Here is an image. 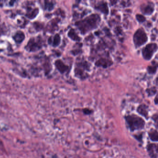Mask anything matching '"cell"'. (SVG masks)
Instances as JSON below:
<instances>
[{"mask_svg":"<svg viewBox=\"0 0 158 158\" xmlns=\"http://www.w3.org/2000/svg\"><path fill=\"white\" fill-rule=\"evenodd\" d=\"M83 112L86 115H90L91 113V110L89 109H85Z\"/></svg>","mask_w":158,"mask_h":158,"instance_id":"11","label":"cell"},{"mask_svg":"<svg viewBox=\"0 0 158 158\" xmlns=\"http://www.w3.org/2000/svg\"><path fill=\"white\" fill-rule=\"evenodd\" d=\"M149 137L150 139L153 142H157L158 141V132L156 130H150V131L148 133Z\"/></svg>","mask_w":158,"mask_h":158,"instance_id":"5","label":"cell"},{"mask_svg":"<svg viewBox=\"0 0 158 158\" xmlns=\"http://www.w3.org/2000/svg\"><path fill=\"white\" fill-rule=\"evenodd\" d=\"M157 145L155 144H150L147 146V150L151 158H157Z\"/></svg>","mask_w":158,"mask_h":158,"instance_id":"4","label":"cell"},{"mask_svg":"<svg viewBox=\"0 0 158 158\" xmlns=\"http://www.w3.org/2000/svg\"><path fill=\"white\" fill-rule=\"evenodd\" d=\"M59 42H60V37L58 35H56L54 38L53 45L54 46H57L59 44Z\"/></svg>","mask_w":158,"mask_h":158,"instance_id":"9","label":"cell"},{"mask_svg":"<svg viewBox=\"0 0 158 158\" xmlns=\"http://www.w3.org/2000/svg\"><path fill=\"white\" fill-rule=\"evenodd\" d=\"M147 40L148 38L144 31L141 30V29L137 31L134 36V42L138 46H142L146 43Z\"/></svg>","mask_w":158,"mask_h":158,"instance_id":"2","label":"cell"},{"mask_svg":"<svg viewBox=\"0 0 158 158\" xmlns=\"http://www.w3.org/2000/svg\"><path fill=\"white\" fill-rule=\"evenodd\" d=\"M156 48V44H149L142 51L143 55H144L145 58L149 60L152 57Z\"/></svg>","mask_w":158,"mask_h":158,"instance_id":"3","label":"cell"},{"mask_svg":"<svg viewBox=\"0 0 158 158\" xmlns=\"http://www.w3.org/2000/svg\"><path fill=\"white\" fill-rule=\"evenodd\" d=\"M24 35L23 33H22V32H18L15 35L14 37V39L17 42L20 43V42L22 41L24 39Z\"/></svg>","mask_w":158,"mask_h":158,"instance_id":"8","label":"cell"},{"mask_svg":"<svg viewBox=\"0 0 158 158\" xmlns=\"http://www.w3.org/2000/svg\"><path fill=\"white\" fill-rule=\"evenodd\" d=\"M56 65L57 68L59 70V71H61V73H64L67 69V66H65L60 60H58L56 62Z\"/></svg>","mask_w":158,"mask_h":158,"instance_id":"7","label":"cell"},{"mask_svg":"<svg viewBox=\"0 0 158 158\" xmlns=\"http://www.w3.org/2000/svg\"><path fill=\"white\" fill-rule=\"evenodd\" d=\"M125 119L131 131L142 130L144 128L145 121L142 117L135 115H131L126 116Z\"/></svg>","mask_w":158,"mask_h":158,"instance_id":"1","label":"cell"},{"mask_svg":"<svg viewBox=\"0 0 158 158\" xmlns=\"http://www.w3.org/2000/svg\"><path fill=\"white\" fill-rule=\"evenodd\" d=\"M147 109V107L145 105H141L138 107L137 111L141 115L144 116L147 119V117H148V112Z\"/></svg>","mask_w":158,"mask_h":158,"instance_id":"6","label":"cell"},{"mask_svg":"<svg viewBox=\"0 0 158 158\" xmlns=\"http://www.w3.org/2000/svg\"><path fill=\"white\" fill-rule=\"evenodd\" d=\"M137 19L140 22H144L145 20V18L143 16L138 14L136 16Z\"/></svg>","mask_w":158,"mask_h":158,"instance_id":"10","label":"cell"}]
</instances>
